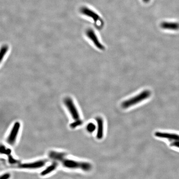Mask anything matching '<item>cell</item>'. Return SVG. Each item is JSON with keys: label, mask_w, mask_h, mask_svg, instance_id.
<instances>
[{"label": "cell", "mask_w": 179, "mask_h": 179, "mask_svg": "<svg viewBox=\"0 0 179 179\" xmlns=\"http://www.w3.org/2000/svg\"><path fill=\"white\" fill-rule=\"evenodd\" d=\"M11 150L9 149H6L3 145H2L1 148V154H6V155H9L11 154Z\"/></svg>", "instance_id": "16"}, {"label": "cell", "mask_w": 179, "mask_h": 179, "mask_svg": "<svg viewBox=\"0 0 179 179\" xmlns=\"http://www.w3.org/2000/svg\"><path fill=\"white\" fill-rule=\"evenodd\" d=\"M66 154L63 153L58 152L52 151L49 153V158L52 160H56V161H62L65 159Z\"/></svg>", "instance_id": "11"}, {"label": "cell", "mask_w": 179, "mask_h": 179, "mask_svg": "<svg viewBox=\"0 0 179 179\" xmlns=\"http://www.w3.org/2000/svg\"><path fill=\"white\" fill-rule=\"evenodd\" d=\"M86 34L87 38L93 43L96 47L101 50H104L105 49L104 46L101 44L93 29L91 28H88L86 31Z\"/></svg>", "instance_id": "6"}, {"label": "cell", "mask_w": 179, "mask_h": 179, "mask_svg": "<svg viewBox=\"0 0 179 179\" xmlns=\"http://www.w3.org/2000/svg\"><path fill=\"white\" fill-rule=\"evenodd\" d=\"M155 135L157 137L163 138V139H168L171 142V145L174 146L177 143H179V135L177 134H172V133H168L161 132H156Z\"/></svg>", "instance_id": "4"}, {"label": "cell", "mask_w": 179, "mask_h": 179, "mask_svg": "<svg viewBox=\"0 0 179 179\" xmlns=\"http://www.w3.org/2000/svg\"><path fill=\"white\" fill-rule=\"evenodd\" d=\"M57 165L58 164L56 162L52 163L51 165H50L49 166L47 167L46 168L43 170L41 173V175L42 176H45L46 175L54 171L55 170L57 167Z\"/></svg>", "instance_id": "12"}, {"label": "cell", "mask_w": 179, "mask_h": 179, "mask_svg": "<svg viewBox=\"0 0 179 179\" xmlns=\"http://www.w3.org/2000/svg\"><path fill=\"white\" fill-rule=\"evenodd\" d=\"M64 103L74 120L80 119L78 111L72 99L69 97H66L64 101Z\"/></svg>", "instance_id": "3"}, {"label": "cell", "mask_w": 179, "mask_h": 179, "mask_svg": "<svg viewBox=\"0 0 179 179\" xmlns=\"http://www.w3.org/2000/svg\"><path fill=\"white\" fill-rule=\"evenodd\" d=\"M97 123V139H101L104 135V121L101 117H97L96 119Z\"/></svg>", "instance_id": "9"}, {"label": "cell", "mask_w": 179, "mask_h": 179, "mask_svg": "<svg viewBox=\"0 0 179 179\" xmlns=\"http://www.w3.org/2000/svg\"><path fill=\"white\" fill-rule=\"evenodd\" d=\"M86 129L89 132L92 133L96 130V126L93 123H89L86 127Z\"/></svg>", "instance_id": "14"}, {"label": "cell", "mask_w": 179, "mask_h": 179, "mask_svg": "<svg viewBox=\"0 0 179 179\" xmlns=\"http://www.w3.org/2000/svg\"><path fill=\"white\" fill-rule=\"evenodd\" d=\"M46 161L45 160H38L30 163H25L20 164L18 167L20 168L27 169H35L40 168L43 167L46 163Z\"/></svg>", "instance_id": "7"}, {"label": "cell", "mask_w": 179, "mask_h": 179, "mask_svg": "<svg viewBox=\"0 0 179 179\" xmlns=\"http://www.w3.org/2000/svg\"><path fill=\"white\" fill-rule=\"evenodd\" d=\"M151 95V92L149 90H145L141 92L140 94L134 96V97L129 99L127 101H124L122 104V107L126 109L132 107V106L137 104L139 102L144 101L149 98Z\"/></svg>", "instance_id": "2"}, {"label": "cell", "mask_w": 179, "mask_h": 179, "mask_svg": "<svg viewBox=\"0 0 179 179\" xmlns=\"http://www.w3.org/2000/svg\"><path fill=\"white\" fill-rule=\"evenodd\" d=\"M20 128V124L19 122L15 123L7 139V143L10 145H13L15 143Z\"/></svg>", "instance_id": "5"}, {"label": "cell", "mask_w": 179, "mask_h": 179, "mask_svg": "<svg viewBox=\"0 0 179 179\" xmlns=\"http://www.w3.org/2000/svg\"><path fill=\"white\" fill-rule=\"evenodd\" d=\"M160 27L163 29L177 30L179 29V23L176 22H163L160 24Z\"/></svg>", "instance_id": "10"}, {"label": "cell", "mask_w": 179, "mask_h": 179, "mask_svg": "<svg viewBox=\"0 0 179 179\" xmlns=\"http://www.w3.org/2000/svg\"><path fill=\"white\" fill-rule=\"evenodd\" d=\"M61 162L63 165L67 168L79 169L85 171H90L92 168V165L88 163L83 162L65 159Z\"/></svg>", "instance_id": "1"}, {"label": "cell", "mask_w": 179, "mask_h": 179, "mask_svg": "<svg viewBox=\"0 0 179 179\" xmlns=\"http://www.w3.org/2000/svg\"><path fill=\"white\" fill-rule=\"evenodd\" d=\"M8 160L10 163L12 164H15L17 162V161L14 159V158L12 157L11 155H9V158H8Z\"/></svg>", "instance_id": "17"}, {"label": "cell", "mask_w": 179, "mask_h": 179, "mask_svg": "<svg viewBox=\"0 0 179 179\" xmlns=\"http://www.w3.org/2000/svg\"><path fill=\"white\" fill-rule=\"evenodd\" d=\"M9 50V47L8 45H4L2 47L0 51V61L2 62L5 57L7 55Z\"/></svg>", "instance_id": "13"}, {"label": "cell", "mask_w": 179, "mask_h": 179, "mask_svg": "<svg viewBox=\"0 0 179 179\" xmlns=\"http://www.w3.org/2000/svg\"><path fill=\"white\" fill-rule=\"evenodd\" d=\"M83 122L81 120V119H78V120H75V121L74 123H71L70 124V127L71 128H75L76 127L79 126L81 125L82 124Z\"/></svg>", "instance_id": "15"}, {"label": "cell", "mask_w": 179, "mask_h": 179, "mask_svg": "<svg viewBox=\"0 0 179 179\" xmlns=\"http://www.w3.org/2000/svg\"><path fill=\"white\" fill-rule=\"evenodd\" d=\"M143 2L145 3H148L150 2V0H142Z\"/></svg>", "instance_id": "19"}, {"label": "cell", "mask_w": 179, "mask_h": 179, "mask_svg": "<svg viewBox=\"0 0 179 179\" xmlns=\"http://www.w3.org/2000/svg\"><path fill=\"white\" fill-rule=\"evenodd\" d=\"M10 177V175L9 173H6L1 176V179H8Z\"/></svg>", "instance_id": "18"}, {"label": "cell", "mask_w": 179, "mask_h": 179, "mask_svg": "<svg viewBox=\"0 0 179 179\" xmlns=\"http://www.w3.org/2000/svg\"><path fill=\"white\" fill-rule=\"evenodd\" d=\"M80 12L83 15L89 17L93 20L95 23L101 21L102 19L96 12L86 7H83L80 9Z\"/></svg>", "instance_id": "8"}]
</instances>
